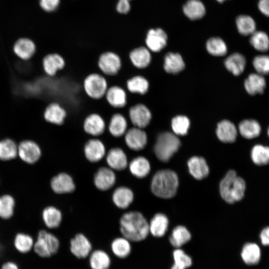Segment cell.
<instances>
[{"instance_id":"obj_31","label":"cell","mask_w":269,"mask_h":269,"mask_svg":"<svg viewBox=\"0 0 269 269\" xmlns=\"http://www.w3.org/2000/svg\"><path fill=\"white\" fill-rule=\"evenodd\" d=\"M189 170L191 174L197 179H202L209 173V167L205 160L198 156L191 157L188 162Z\"/></svg>"},{"instance_id":"obj_46","label":"cell","mask_w":269,"mask_h":269,"mask_svg":"<svg viewBox=\"0 0 269 269\" xmlns=\"http://www.w3.org/2000/svg\"><path fill=\"white\" fill-rule=\"evenodd\" d=\"M207 51L215 56H221L225 55L227 52V46L225 41L218 36L209 38L206 43Z\"/></svg>"},{"instance_id":"obj_14","label":"cell","mask_w":269,"mask_h":269,"mask_svg":"<svg viewBox=\"0 0 269 269\" xmlns=\"http://www.w3.org/2000/svg\"><path fill=\"white\" fill-rule=\"evenodd\" d=\"M129 116L134 127L142 129L147 126L151 119L150 111L142 104H137L130 107Z\"/></svg>"},{"instance_id":"obj_26","label":"cell","mask_w":269,"mask_h":269,"mask_svg":"<svg viewBox=\"0 0 269 269\" xmlns=\"http://www.w3.org/2000/svg\"><path fill=\"white\" fill-rule=\"evenodd\" d=\"M129 58L132 64L138 69L146 68L149 64L151 59L150 50L143 46L132 50L129 54Z\"/></svg>"},{"instance_id":"obj_19","label":"cell","mask_w":269,"mask_h":269,"mask_svg":"<svg viewBox=\"0 0 269 269\" xmlns=\"http://www.w3.org/2000/svg\"><path fill=\"white\" fill-rule=\"evenodd\" d=\"M106 161L108 167L114 171H122L128 166L127 154L119 147H114L109 150L106 154Z\"/></svg>"},{"instance_id":"obj_11","label":"cell","mask_w":269,"mask_h":269,"mask_svg":"<svg viewBox=\"0 0 269 269\" xmlns=\"http://www.w3.org/2000/svg\"><path fill=\"white\" fill-rule=\"evenodd\" d=\"M126 145L131 150L139 151L143 149L147 144V137L142 129L134 127L127 130L124 135Z\"/></svg>"},{"instance_id":"obj_13","label":"cell","mask_w":269,"mask_h":269,"mask_svg":"<svg viewBox=\"0 0 269 269\" xmlns=\"http://www.w3.org/2000/svg\"><path fill=\"white\" fill-rule=\"evenodd\" d=\"M84 153L86 158L90 162H98L106 156V146L100 139L91 138L84 145Z\"/></svg>"},{"instance_id":"obj_15","label":"cell","mask_w":269,"mask_h":269,"mask_svg":"<svg viewBox=\"0 0 269 269\" xmlns=\"http://www.w3.org/2000/svg\"><path fill=\"white\" fill-rule=\"evenodd\" d=\"M168 37L161 28H151L147 32L145 40L147 48L152 52H157L166 45Z\"/></svg>"},{"instance_id":"obj_12","label":"cell","mask_w":269,"mask_h":269,"mask_svg":"<svg viewBox=\"0 0 269 269\" xmlns=\"http://www.w3.org/2000/svg\"><path fill=\"white\" fill-rule=\"evenodd\" d=\"M116 180L114 170L109 167L102 166L95 173L93 182L98 190L105 191L113 187L116 182Z\"/></svg>"},{"instance_id":"obj_39","label":"cell","mask_w":269,"mask_h":269,"mask_svg":"<svg viewBox=\"0 0 269 269\" xmlns=\"http://www.w3.org/2000/svg\"><path fill=\"white\" fill-rule=\"evenodd\" d=\"M246 64L245 57L239 53H235L228 56L225 61L226 68L234 75L241 74Z\"/></svg>"},{"instance_id":"obj_17","label":"cell","mask_w":269,"mask_h":269,"mask_svg":"<svg viewBox=\"0 0 269 269\" xmlns=\"http://www.w3.org/2000/svg\"><path fill=\"white\" fill-rule=\"evenodd\" d=\"M92 249L91 243L83 234H77L70 240V252L78 259H84L88 257L92 252Z\"/></svg>"},{"instance_id":"obj_56","label":"cell","mask_w":269,"mask_h":269,"mask_svg":"<svg viewBox=\"0 0 269 269\" xmlns=\"http://www.w3.org/2000/svg\"><path fill=\"white\" fill-rule=\"evenodd\" d=\"M268 136L269 137V127L268 130Z\"/></svg>"},{"instance_id":"obj_25","label":"cell","mask_w":269,"mask_h":269,"mask_svg":"<svg viewBox=\"0 0 269 269\" xmlns=\"http://www.w3.org/2000/svg\"><path fill=\"white\" fill-rule=\"evenodd\" d=\"M184 15L190 20L202 18L206 12V7L200 0H187L182 6Z\"/></svg>"},{"instance_id":"obj_29","label":"cell","mask_w":269,"mask_h":269,"mask_svg":"<svg viewBox=\"0 0 269 269\" xmlns=\"http://www.w3.org/2000/svg\"><path fill=\"white\" fill-rule=\"evenodd\" d=\"M131 173L138 178H142L147 176L150 170L148 160L143 156H137L133 158L128 164Z\"/></svg>"},{"instance_id":"obj_42","label":"cell","mask_w":269,"mask_h":269,"mask_svg":"<svg viewBox=\"0 0 269 269\" xmlns=\"http://www.w3.org/2000/svg\"><path fill=\"white\" fill-rule=\"evenodd\" d=\"M184 62L181 56L177 53L169 52L164 57V68L169 73L176 74L184 68Z\"/></svg>"},{"instance_id":"obj_36","label":"cell","mask_w":269,"mask_h":269,"mask_svg":"<svg viewBox=\"0 0 269 269\" xmlns=\"http://www.w3.org/2000/svg\"><path fill=\"white\" fill-rule=\"evenodd\" d=\"M111 249L113 254L117 258H126L132 251L131 241L123 236L117 237L112 242Z\"/></svg>"},{"instance_id":"obj_3","label":"cell","mask_w":269,"mask_h":269,"mask_svg":"<svg viewBox=\"0 0 269 269\" xmlns=\"http://www.w3.org/2000/svg\"><path fill=\"white\" fill-rule=\"evenodd\" d=\"M178 185L176 174L168 169L158 171L153 176L151 189L156 196L162 198H170L175 194Z\"/></svg>"},{"instance_id":"obj_50","label":"cell","mask_w":269,"mask_h":269,"mask_svg":"<svg viewBox=\"0 0 269 269\" xmlns=\"http://www.w3.org/2000/svg\"><path fill=\"white\" fill-rule=\"evenodd\" d=\"M60 0H40L41 8L47 12L54 11L58 6Z\"/></svg>"},{"instance_id":"obj_30","label":"cell","mask_w":269,"mask_h":269,"mask_svg":"<svg viewBox=\"0 0 269 269\" xmlns=\"http://www.w3.org/2000/svg\"><path fill=\"white\" fill-rule=\"evenodd\" d=\"M35 240L30 235L18 232L14 236L13 244L15 250L21 254H26L33 250Z\"/></svg>"},{"instance_id":"obj_47","label":"cell","mask_w":269,"mask_h":269,"mask_svg":"<svg viewBox=\"0 0 269 269\" xmlns=\"http://www.w3.org/2000/svg\"><path fill=\"white\" fill-rule=\"evenodd\" d=\"M251 45L257 50L266 52L269 49V36L263 31H255L250 35Z\"/></svg>"},{"instance_id":"obj_8","label":"cell","mask_w":269,"mask_h":269,"mask_svg":"<svg viewBox=\"0 0 269 269\" xmlns=\"http://www.w3.org/2000/svg\"><path fill=\"white\" fill-rule=\"evenodd\" d=\"M98 66L102 73L107 76H116L122 66V60L116 53L107 51L101 54L98 60Z\"/></svg>"},{"instance_id":"obj_20","label":"cell","mask_w":269,"mask_h":269,"mask_svg":"<svg viewBox=\"0 0 269 269\" xmlns=\"http://www.w3.org/2000/svg\"><path fill=\"white\" fill-rule=\"evenodd\" d=\"M262 250L259 245L255 242H247L242 248L240 257L247 266L258 265L262 259Z\"/></svg>"},{"instance_id":"obj_35","label":"cell","mask_w":269,"mask_h":269,"mask_svg":"<svg viewBox=\"0 0 269 269\" xmlns=\"http://www.w3.org/2000/svg\"><path fill=\"white\" fill-rule=\"evenodd\" d=\"M148 225L149 233L153 236L161 237L167 230L168 220L165 215L158 213L154 215Z\"/></svg>"},{"instance_id":"obj_21","label":"cell","mask_w":269,"mask_h":269,"mask_svg":"<svg viewBox=\"0 0 269 269\" xmlns=\"http://www.w3.org/2000/svg\"><path fill=\"white\" fill-rule=\"evenodd\" d=\"M41 218L46 228L52 230L58 228L62 221V214L55 205L45 207L41 212Z\"/></svg>"},{"instance_id":"obj_1","label":"cell","mask_w":269,"mask_h":269,"mask_svg":"<svg viewBox=\"0 0 269 269\" xmlns=\"http://www.w3.org/2000/svg\"><path fill=\"white\" fill-rule=\"evenodd\" d=\"M119 223L122 236L131 242L142 241L149 233L148 222L143 215L137 211L124 213L120 219Z\"/></svg>"},{"instance_id":"obj_51","label":"cell","mask_w":269,"mask_h":269,"mask_svg":"<svg viewBox=\"0 0 269 269\" xmlns=\"http://www.w3.org/2000/svg\"><path fill=\"white\" fill-rule=\"evenodd\" d=\"M131 0H119L117 5V11L121 13H127L130 10V1Z\"/></svg>"},{"instance_id":"obj_16","label":"cell","mask_w":269,"mask_h":269,"mask_svg":"<svg viewBox=\"0 0 269 269\" xmlns=\"http://www.w3.org/2000/svg\"><path fill=\"white\" fill-rule=\"evenodd\" d=\"M83 128L87 134L93 137H97L105 132L106 124L101 115L94 113L90 114L85 118Z\"/></svg>"},{"instance_id":"obj_9","label":"cell","mask_w":269,"mask_h":269,"mask_svg":"<svg viewBox=\"0 0 269 269\" xmlns=\"http://www.w3.org/2000/svg\"><path fill=\"white\" fill-rule=\"evenodd\" d=\"M49 185L52 191L56 194L70 193L76 188L73 178L66 172L58 173L52 176Z\"/></svg>"},{"instance_id":"obj_43","label":"cell","mask_w":269,"mask_h":269,"mask_svg":"<svg viewBox=\"0 0 269 269\" xmlns=\"http://www.w3.org/2000/svg\"><path fill=\"white\" fill-rule=\"evenodd\" d=\"M253 162L258 166H264L269 163V146L263 144L255 145L251 151Z\"/></svg>"},{"instance_id":"obj_54","label":"cell","mask_w":269,"mask_h":269,"mask_svg":"<svg viewBox=\"0 0 269 269\" xmlns=\"http://www.w3.org/2000/svg\"><path fill=\"white\" fill-rule=\"evenodd\" d=\"M0 269H20V268L17 263L11 260H8L2 264Z\"/></svg>"},{"instance_id":"obj_2","label":"cell","mask_w":269,"mask_h":269,"mask_svg":"<svg viewBox=\"0 0 269 269\" xmlns=\"http://www.w3.org/2000/svg\"><path fill=\"white\" fill-rule=\"evenodd\" d=\"M246 188L244 179L238 176L235 171L231 170L221 181L220 191L222 198L226 202L233 204L243 199Z\"/></svg>"},{"instance_id":"obj_24","label":"cell","mask_w":269,"mask_h":269,"mask_svg":"<svg viewBox=\"0 0 269 269\" xmlns=\"http://www.w3.org/2000/svg\"><path fill=\"white\" fill-rule=\"evenodd\" d=\"M112 201L118 208L126 209L133 203L134 194L128 187L122 186L116 188L112 194Z\"/></svg>"},{"instance_id":"obj_45","label":"cell","mask_w":269,"mask_h":269,"mask_svg":"<svg viewBox=\"0 0 269 269\" xmlns=\"http://www.w3.org/2000/svg\"><path fill=\"white\" fill-rule=\"evenodd\" d=\"M126 86L130 92L143 95L147 92L149 84L144 77L137 75L129 79Z\"/></svg>"},{"instance_id":"obj_41","label":"cell","mask_w":269,"mask_h":269,"mask_svg":"<svg viewBox=\"0 0 269 269\" xmlns=\"http://www.w3.org/2000/svg\"><path fill=\"white\" fill-rule=\"evenodd\" d=\"M239 130L243 137L247 139H252L260 135L261 127L255 120H245L240 123Z\"/></svg>"},{"instance_id":"obj_6","label":"cell","mask_w":269,"mask_h":269,"mask_svg":"<svg viewBox=\"0 0 269 269\" xmlns=\"http://www.w3.org/2000/svg\"><path fill=\"white\" fill-rule=\"evenodd\" d=\"M83 89L86 94L93 100H100L105 97L108 90V82L102 74L92 73L83 81Z\"/></svg>"},{"instance_id":"obj_4","label":"cell","mask_w":269,"mask_h":269,"mask_svg":"<svg viewBox=\"0 0 269 269\" xmlns=\"http://www.w3.org/2000/svg\"><path fill=\"white\" fill-rule=\"evenodd\" d=\"M60 247L57 237L46 229L40 230L35 239L33 251L42 259H48L55 255Z\"/></svg>"},{"instance_id":"obj_49","label":"cell","mask_w":269,"mask_h":269,"mask_svg":"<svg viewBox=\"0 0 269 269\" xmlns=\"http://www.w3.org/2000/svg\"><path fill=\"white\" fill-rule=\"evenodd\" d=\"M253 65L257 73L262 75L269 74V55L256 56L253 59Z\"/></svg>"},{"instance_id":"obj_32","label":"cell","mask_w":269,"mask_h":269,"mask_svg":"<svg viewBox=\"0 0 269 269\" xmlns=\"http://www.w3.org/2000/svg\"><path fill=\"white\" fill-rule=\"evenodd\" d=\"M244 86L247 92L254 95L264 92L266 82L263 75L258 73H252L245 81Z\"/></svg>"},{"instance_id":"obj_10","label":"cell","mask_w":269,"mask_h":269,"mask_svg":"<svg viewBox=\"0 0 269 269\" xmlns=\"http://www.w3.org/2000/svg\"><path fill=\"white\" fill-rule=\"evenodd\" d=\"M67 115V111L62 106L57 102H52L45 106L43 117L47 123L60 126L64 124Z\"/></svg>"},{"instance_id":"obj_48","label":"cell","mask_w":269,"mask_h":269,"mask_svg":"<svg viewBox=\"0 0 269 269\" xmlns=\"http://www.w3.org/2000/svg\"><path fill=\"white\" fill-rule=\"evenodd\" d=\"M171 125L175 134L178 135H184L187 133L190 122L186 117L178 116L172 119Z\"/></svg>"},{"instance_id":"obj_40","label":"cell","mask_w":269,"mask_h":269,"mask_svg":"<svg viewBox=\"0 0 269 269\" xmlns=\"http://www.w3.org/2000/svg\"><path fill=\"white\" fill-rule=\"evenodd\" d=\"M238 32L244 36L252 35L256 31V23L254 18L250 15L241 14L235 20Z\"/></svg>"},{"instance_id":"obj_52","label":"cell","mask_w":269,"mask_h":269,"mask_svg":"<svg viewBox=\"0 0 269 269\" xmlns=\"http://www.w3.org/2000/svg\"><path fill=\"white\" fill-rule=\"evenodd\" d=\"M261 244L265 247H269V226L264 228L259 235Z\"/></svg>"},{"instance_id":"obj_28","label":"cell","mask_w":269,"mask_h":269,"mask_svg":"<svg viewBox=\"0 0 269 269\" xmlns=\"http://www.w3.org/2000/svg\"><path fill=\"white\" fill-rule=\"evenodd\" d=\"M216 134L218 138L222 142L231 143L236 140L237 130L232 123L224 120L218 124Z\"/></svg>"},{"instance_id":"obj_38","label":"cell","mask_w":269,"mask_h":269,"mask_svg":"<svg viewBox=\"0 0 269 269\" xmlns=\"http://www.w3.org/2000/svg\"><path fill=\"white\" fill-rule=\"evenodd\" d=\"M173 263L170 269H188L193 264V260L189 255L181 248H175L172 253Z\"/></svg>"},{"instance_id":"obj_37","label":"cell","mask_w":269,"mask_h":269,"mask_svg":"<svg viewBox=\"0 0 269 269\" xmlns=\"http://www.w3.org/2000/svg\"><path fill=\"white\" fill-rule=\"evenodd\" d=\"M191 238V234L187 229L184 226H178L172 230L169 240L173 248H180L187 243Z\"/></svg>"},{"instance_id":"obj_44","label":"cell","mask_w":269,"mask_h":269,"mask_svg":"<svg viewBox=\"0 0 269 269\" xmlns=\"http://www.w3.org/2000/svg\"><path fill=\"white\" fill-rule=\"evenodd\" d=\"M14 198L9 194L0 196V218L3 220L11 218L14 214L15 207Z\"/></svg>"},{"instance_id":"obj_22","label":"cell","mask_w":269,"mask_h":269,"mask_svg":"<svg viewBox=\"0 0 269 269\" xmlns=\"http://www.w3.org/2000/svg\"><path fill=\"white\" fill-rule=\"evenodd\" d=\"M36 47L34 42L27 38L18 39L13 46V52L18 58L28 60L35 55Z\"/></svg>"},{"instance_id":"obj_33","label":"cell","mask_w":269,"mask_h":269,"mask_svg":"<svg viewBox=\"0 0 269 269\" xmlns=\"http://www.w3.org/2000/svg\"><path fill=\"white\" fill-rule=\"evenodd\" d=\"M89 262L91 269H109L111 260L109 254L105 251L96 250L89 255Z\"/></svg>"},{"instance_id":"obj_53","label":"cell","mask_w":269,"mask_h":269,"mask_svg":"<svg viewBox=\"0 0 269 269\" xmlns=\"http://www.w3.org/2000/svg\"><path fill=\"white\" fill-rule=\"evenodd\" d=\"M258 7L263 15L269 17V0H259Z\"/></svg>"},{"instance_id":"obj_18","label":"cell","mask_w":269,"mask_h":269,"mask_svg":"<svg viewBox=\"0 0 269 269\" xmlns=\"http://www.w3.org/2000/svg\"><path fill=\"white\" fill-rule=\"evenodd\" d=\"M66 65L64 58L56 53H49L42 59V67L44 73L50 77L56 76Z\"/></svg>"},{"instance_id":"obj_23","label":"cell","mask_w":269,"mask_h":269,"mask_svg":"<svg viewBox=\"0 0 269 269\" xmlns=\"http://www.w3.org/2000/svg\"><path fill=\"white\" fill-rule=\"evenodd\" d=\"M107 103L113 108L121 109L127 104V95L126 91L117 85L108 87L105 96Z\"/></svg>"},{"instance_id":"obj_5","label":"cell","mask_w":269,"mask_h":269,"mask_svg":"<svg viewBox=\"0 0 269 269\" xmlns=\"http://www.w3.org/2000/svg\"><path fill=\"white\" fill-rule=\"evenodd\" d=\"M180 145V141L176 135L165 132L157 137L154 147V152L160 160L166 162L178 150Z\"/></svg>"},{"instance_id":"obj_27","label":"cell","mask_w":269,"mask_h":269,"mask_svg":"<svg viewBox=\"0 0 269 269\" xmlns=\"http://www.w3.org/2000/svg\"><path fill=\"white\" fill-rule=\"evenodd\" d=\"M108 128L111 135L115 137L124 136L128 130L127 119L121 113H115L112 116Z\"/></svg>"},{"instance_id":"obj_55","label":"cell","mask_w":269,"mask_h":269,"mask_svg":"<svg viewBox=\"0 0 269 269\" xmlns=\"http://www.w3.org/2000/svg\"><path fill=\"white\" fill-rule=\"evenodd\" d=\"M219 3H223L224 2H225V1L227 0H216Z\"/></svg>"},{"instance_id":"obj_34","label":"cell","mask_w":269,"mask_h":269,"mask_svg":"<svg viewBox=\"0 0 269 269\" xmlns=\"http://www.w3.org/2000/svg\"><path fill=\"white\" fill-rule=\"evenodd\" d=\"M18 157L17 143L10 138L0 140V160L7 161Z\"/></svg>"},{"instance_id":"obj_7","label":"cell","mask_w":269,"mask_h":269,"mask_svg":"<svg viewBox=\"0 0 269 269\" xmlns=\"http://www.w3.org/2000/svg\"><path fill=\"white\" fill-rule=\"evenodd\" d=\"M18 157L24 162L33 164L41 158L42 149L38 143L31 139H25L17 144Z\"/></svg>"}]
</instances>
